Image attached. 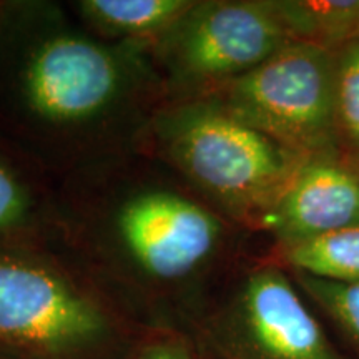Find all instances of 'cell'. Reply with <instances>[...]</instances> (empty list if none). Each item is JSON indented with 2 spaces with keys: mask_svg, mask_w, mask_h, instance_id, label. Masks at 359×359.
<instances>
[{
  "mask_svg": "<svg viewBox=\"0 0 359 359\" xmlns=\"http://www.w3.org/2000/svg\"><path fill=\"white\" fill-rule=\"evenodd\" d=\"M167 37L173 70L208 93L296 42L283 2L263 0L195 2Z\"/></svg>",
  "mask_w": 359,
  "mask_h": 359,
  "instance_id": "cell-4",
  "label": "cell"
},
{
  "mask_svg": "<svg viewBox=\"0 0 359 359\" xmlns=\"http://www.w3.org/2000/svg\"><path fill=\"white\" fill-rule=\"evenodd\" d=\"M334 50V123L339 148L359 163V39Z\"/></svg>",
  "mask_w": 359,
  "mask_h": 359,
  "instance_id": "cell-12",
  "label": "cell"
},
{
  "mask_svg": "<svg viewBox=\"0 0 359 359\" xmlns=\"http://www.w3.org/2000/svg\"><path fill=\"white\" fill-rule=\"evenodd\" d=\"M291 278L359 353V283L344 285L293 273Z\"/></svg>",
  "mask_w": 359,
  "mask_h": 359,
  "instance_id": "cell-13",
  "label": "cell"
},
{
  "mask_svg": "<svg viewBox=\"0 0 359 359\" xmlns=\"http://www.w3.org/2000/svg\"><path fill=\"white\" fill-rule=\"evenodd\" d=\"M296 40L336 48L359 39V0L283 2Z\"/></svg>",
  "mask_w": 359,
  "mask_h": 359,
  "instance_id": "cell-11",
  "label": "cell"
},
{
  "mask_svg": "<svg viewBox=\"0 0 359 359\" xmlns=\"http://www.w3.org/2000/svg\"><path fill=\"white\" fill-rule=\"evenodd\" d=\"M286 269H251L215 326L224 359H349L331 343Z\"/></svg>",
  "mask_w": 359,
  "mask_h": 359,
  "instance_id": "cell-5",
  "label": "cell"
},
{
  "mask_svg": "<svg viewBox=\"0 0 359 359\" xmlns=\"http://www.w3.org/2000/svg\"><path fill=\"white\" fill-rule=\"evenodd\" d=\"M193 6L191 0H83L79 8L102 32L142 39L168 35Z\"/></svg>",
  "mask_w": 359,
  "mask_h": 359,
  "instance_id": "cell-10",
  "label": "cell"
},
{
  "mask_svg": "<svg viewBox=\"0 0 359 359\" xmlns=\"http://www.w3.org/2000/svg\"><path fill=\"white\" fill-rule=\"evenodd\" d=\"M110 334L107 314L64 276L0 251V351L30 359H74Z\"/></svg>",
  "mask_w": 359,
  "mask_h": 359,
  "instance_id": "cell-3",
  "label": "cell"
},
{
  "mask_svg": "<svg viewBox=\"0 0 359 359\" xmlns=\"http://www.w3.org/2000/svg\"><path fill=\"white\" fill-rule=\"evenodd\" d=\"M359 223V163L344 154L306 156L255 226L296 243Z\"/></svg>",
  "mask_w": 359,
  "mask_h": 359,
  "instance_id": "cell-8",
  "label": "cell"
},
{
  "mask_svg": "<svg viewBox=\"0 0 359 359\" xmlns=\"http://www.w3.org/2000/svg\"><path fill=\"white\" fill-rule=\"evenodd\" d=\"M170 158L233 217L257 224L302 167V156L205 98L165 125Z\"/></svg>",
  "mask_w": 359,
  "mask_h": 359,
  "instance_id": "cell-1",
  "label": "cell"
},
{
  "mask_svg": "<svg viewBox=\"0 0 359 359\" xmlns=\"http://www.w3.org/2000/svg\"><path fill=\"white\" fill-rule=\"evenodd\" d=\"M116 228L130 257L160 280L190 275L212 258L223 236L217 215L170 191L133 196L120 210Z\"/></svg>",
  "mask_w": 359,
  "mask_h": 359,
  "instance_id": "cell-7",
  "label": "cell"
},
{
  "mask_svg": "<svg viewBox=\"0 0 359 359\" xmlns=\"http://www.w3.org/2000/svg\"><path fill=\"white\" fill-rule=\"evenodd\" d=\"M276 264L293 275L316 280L359 283V223L326 235L278 245Z\"/></svg>",
  "mask_w": 359,
  "mask_h": 359,
  "instance_id": "cell-9",
  "label": "cell"
},
{
  "mask_svg": "<svg viewBox=\"0 0 359 359\" xmlns=\"http://www.w3.org/2000/svg\"><path fill=\"white\" fill-rule=\"evenodd\" d=\"M29 210L30 201L24 185L0 163V236L22 226Z\"/></svg>",
  "mask_w": 359,
  "mask_h": 359,
  "instance_id": "cell-14",
  "label": "cell"
},
{
  "mask_svg": "<svg viewBox=\"0 0 359 359\" xmlns=\"http://www.w3.org/2000/svg\"><path fill=\"white\" fill-rule=\"evenodd\" d=\"M140 359H193L185 348L172 343L154 344L143 351Z\"/></svg>",
  "mask_w": 359,
  "mask_h": 359,
  "instance_id": "cell-15",
  "label": "cell"
},
{
  "mask_svg": "<svg viewBox=\"0 0 359 359\" xmlns=\"http://www.w3.org/2000/svg\"><path fill=\"white\" fill-rule=\"evenodd\" d=\"M206 98L302 156L343 154L333 48L296 40Z\"/></svg>",
  "mask_w": 359,
  "mask_h": 359,
  "instance_id": "cell-2",
  "label": "cell"
},
{
  "mask_svg": "<svg viewBox=\"0 0 359 359\" xmlns=\"http://www.w3.org/2000/svg\"><path fill=\"white\" fill-rule=\"evenodd\" d=\"M122 85V69L110 50L75 35L40 42L20 70V93L35 116L79 123L107 109Z\"/></svg>",
  "mask_w": 359,
  "mask_h": 359,
  "instance_id": "cell-6",
  "label": "cell"
}]
</instances>
